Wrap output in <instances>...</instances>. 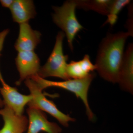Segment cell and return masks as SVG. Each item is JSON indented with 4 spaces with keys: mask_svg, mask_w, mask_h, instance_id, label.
Masks as SVG:
<instances>
[{
    "mask_svg": "<svg viewBox=\"0 0 133 133\" xmlns=\"http://www.w3.org/2000/svg\"><path fill=\"white\" fill-rule=\"evenodd\" d=\"M130 36L127 32L108 33L100 44L95 65L96 70L105 80L118 83L125 43Z\"/></svg>",
    "mask_w": 133,
    "mask_h": 133,
    "instance_id": "6da1fadb",
    "label": "cell"
},
{
    "mask_svg": "<svg viewBox=\"0 0 133 133\" xmlns=\"http://www.w3.org/2000/svg\"><path fill=\"white\" fill-rule=\"evenodd\" d=\"M95 73H91L85 77L79 79H70L63 81H53L42 78L38 74L30 78L36 81L42 90L50 87L64 89L74 93L77 97L82 100L85 106L86 113L90 120H93L94 114L89 106L88 94L89 87L95 77Z\"/></svg>",
    "mask_w": 133,
    "mask_h": 133,
    "instance_id": "7a4b0ae2",
    "label": "cell"
},
{
    "mask_svg": "<svg viewBox=\"0 0 133 133\" xmlns=\"http://www.w3.org/2000/svg\"><path fill=\"white\" fill-rule=\"evenodd\" d=\"M77 8L75 0L67 1L61 6H53L54 23L62 29L67 38L69 48L73 50V41L76 35L83 28L79 22L76 14Z\"/></svg>",
    "mask_w": 133,
    "mask_h": 133,
    "instance_id": "3957f363",
    "label": "cell"
},
{
    "mask_svg": "<svg viewBox=\"0 0 133 133\" xmlns=\"http://www.w3.org/2000/svg\"><path fill=\"white\" fill-rule=\"evenodd\" d=\"M65 35L59 31L56 38L55 46L47 62L41 67L38 76L43 78L53 77L65 80L70 79L66 71L67 61L69 57L64 55L63 50V41Z\"/></svg>",
    "mask_w": 133,
    "mask_h": 133,
    "instance_id": "277c9868",
    "label": "cell"
},
{
    "mask_svg": "<svg viewBox=\"0 0 133 133\" xmlns=\"http://www.w3.org/2000/svg\"><path fill=\"white\" fill-rule=\"evenodd\" d=\"M24 83L32 97V99L28 104L29 107L36 108L48 113L66 127L69 126L70 122L75 121V119L69 115L64 114L59 111L53 101L45 97L42 92V90L35 81L29 78L24 80Z\"/></svg>",
    "mask_w": 133,
    "mask_h": 133,
    "instance_id": "5b68a950",
    "label": "cell"
},
{
    "mask_svg": "<svg viewBox=\"0 0 133 133\" xmlns=\"http://www.w3.org/2000/svg\"><path fill=\"white\" fill-rule=\"evenodd\" d=\"M0 81L2 84V87L0 88V93L3 98L4 105L9 107L17 115H23L25 106L32 99L31 95L22 94L16 88L8 85L4 81L1 71Z\"/></svg>",
    "mask_w": 133,
    "mask_h": 133,
    "instance_id": "8992f818",
    "label": "cell"
},
{
    "mask_svg": "<svg viewBox=\"0 0 133 133\" xmlns=\"http://www.w3.org/2000/svg\"><path fill=\"white\" fill-rule=\"evenodd\" d=\"M16 65L20 75L17 81L19 85L23 81L38 74L41 68L40 60L34 51H19L15 58Z\"/></svg>",
    "mask_w": 133,
    "mask_h": 133,
    "instance_id": "52a82bcc",
    "label": "cell"
},
{
    "mask_svg": "<svg viewBox=\"0 0 133 133\" xmlns=\"http://www.w3.org/2000/svg\"><path fill=\"white\" fill-rule=\"evenodd\" d=\"M29 116L27 133H61L62 129L56 123L48 120L44 112L33 108L27 109Z\"/></svg>",
    "mask_w": 133,
    "mask_h": 133,
    "instance_id": "ba28073f",
    "label": "cell"
},
{
    "mask_svg": "<svg viewBox=\"0 0 133 133\" xmlns=\"http://www.w3.org/2000/svg\"><path fill=\"white\" fill-rule=\"evenodd\" d=\"M0 109L4 125L0 133H23L28 129L29 121L26 116L19 115L6 105Z\"/></svg>",
    "mask_w": 133,
    "mask_h": 133,
    "instance_id": "9c48e42d",
    "label": "cell"
},
{
    "mask_svg": "<svg viewBox=\"0 0 133 133\" xmlns=\"http://www.w3.org/2000/svg\"><path fill=\"white\" fill-rule=\"evenodd\" d=\"M41 33L31 28L28 22L19 24L18 38L15 44L18 52L34 51L41 41Z\"/></svg>",
    "mask_w": 133,
    "mask_h": 133,
    "instance_id": "30bf717a",
    "label": "cell"
},
{
    "mask_svg": "<svg viewBox=\"0 0 133 133\" xmlns=\"http://www.w3.org/2000/svg\"><path fill=\"white\" fill-rule=\"evenodd\" d=\"M123 90L133 93V44L130 43L124 53L119 74L118 81Z\"/></svg>",
    "mask_w": 133,
    "mask_h": 133,
    "instance_id": "8fae6325",
    "label": "cell"
},
{
    "mask_svg": "<svg viewBox=\"0 0 133 133\" xmlns=\"http://www.w3.org/2000/svg\"><path fill=\"white\" fill-rule=\"evenodd\" d=\"M13 21L19 24L35 18L36 12L32 0H14L9 9Z\"/></svg>",
    "mask_w": 133,
    "mask_h": 133,
    "instance_id": "7c38bea8",
    "label": "cell"
},
{
    "mask_svg": "<svg viewBox=\"0 0 133 133\" xmlns=\"http://www.w3.org/2000/svg\"><path fill=\"white\" fill-rule=\"evenodd\" d=\"M113 1L111 0H75L77 8L85 10H93L107 16Z\"/></svg>",
    "mask_w": 133,
    "mask_h": 133,
    "instance_id": "4fadbf2b",
    "label": "cell"
},
{
    "mask_svg": "<svg viewBox=\"0 0 133 133\" xmlns=\"http://www.w3.org/2000/svg\"><path fill=\"white\" fill-rule=\"evenodd\" d=\"M129 0H115L113 1L109 13L108 18L104 24H109L113 26L117 22L118 15L123 8L129 5L131 2Z\"/></svg>",
    "mask_w": 133,
    "mask_h": 133,
    "instance_id": "5bb4252c",
    "label": "cell"
},
{
    "mask_svg": "<svg viewBox=\"0 0 133 133\" xmlns=\"http://www.w3.org/2000/svg\"><path fill=\"white\" fill-rule=\"evenodd\" d=\"M66 73L70 79H79L85 77L89 74H87L81 60L72 61L67 64Z\"/></svg>",
    "mask_w": 133,
    "mask_h": 133,
    "instance_id": "9a60e30c",
    "label": "cell"
},
{
    "mask_svg": "<svg viewBox=\"0 0 133 133\" xmlns=\"http://www.w3.org/2000/svg\"><path fill=\"white\" fill-rule=\"evenodd\" d=\"M133 8L132 5H130L129 9V16L128 21L126 24V28L127 29V32L130 36H133Z\"/></svg>",
    "mask_w": 133,
    "mask_h": 133,
    "instance_id": "2e32d148",
    "label": "cell"
},
{
    "mask_svg": "<svg viewBox=\"0 0 133 133\" xmlns=\"http://www.w3.org/2000/svg\"><path fill=\"white\" fill-rule=\"evenodd\" d=\"M9 32V30L7 29L0 32V56H1V52L3 48L5 38ZM3 107H4V104H3V101L0 97V108H3Z\"/></svg>",
    "mask_w": 133,
    "mask_h": 133,
    "instance_id": "e0dca14e",
    "label": "cell"
},
{
    "mask_svg": "<svg viewBox=\"0 0 133 133\" xmlns=\"http://www.w3.org/2000/svg\"><path fill=\"white\" fill-rule=\"evenodd\" d=\"M14 1V0H0V3L3 7L10 9Z\"/></svg>",
    "mask_w": 133,
    "mask_h": 133,
    "instance_id": "ac0fdd59",
    "label": "cell"
},
{
    "mask_svg": "<svg viewBox=\"0 0 133 133\" xmlns=\"http://www.w3.org/2000/svg\"><path fill=\"white\" fill-rule=\"evenodd\" d=\"M41 133H42V132H41Z\"/></svg>",
    "mask_w": 133,
    "mask_h": 133,
    "instance_id": "d6986e66",
    "label": "cell"
}]
</instances>
